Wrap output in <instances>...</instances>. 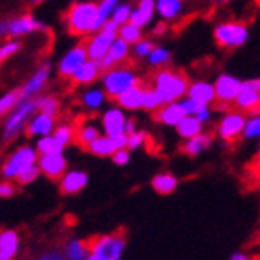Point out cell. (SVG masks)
<instances>
[{
    "instance_id": "12",
    "label": "cell",
    "mask_w": 260,
    "mask_h": 260,
    "mask_svg": "<svg viewBox=\"0 0 260 260\" xmlns=\"http://www.w3.org/2000/svg\"><path fill=\"white\" fill-rule=\"evenodd\" d=\"M214 84V91H216V103L223 104H231L233 106L234 99L242 89V84L244 80H240L238 76L229 75V73H221V75L216 76V80L212 82Z\"/></svg>"
},
{
    "instance_id": "15",
    "label": "cell",
    "mask_w": 260,
    "mask_h": 260,
    "mask_svg": "<svg viewBox=\"0 0 260 260\" xmlns=\"http://www.w3.org/2000/svg\"><path fill=\"white\" fill-rule=\"evenodd\" d=\"M89 184V175L84 169H69L58 179V188L61 195H78Z\"/></svg>"
},
{
    "instance_id": "52",
    "label": "cell",
    "mask_w": 260,
    "mask_h": 260,
    "mask_svg": "<svg viewBox=\"0 0 260 260\" xmlns=\"http://www.w3.org/2000/svg\"><path fill=\"white\" fill-rule=\"evenodd\" d=\"M179 103H180V106H182V110H184L186 115H195V112H197V110L203 106V104L195 103L193 99H190V97H182Z\"/></svg>"
},
{
    "instance_id": "59",
    "label": "cell",
    "mask_w": 260,
    "mask_h": 260,
    "mask_svg": "<svg viewBox=\"0 0 260 260\" xmlns=\"http://www.w3.org/2000/svg\"><path fill=\"white\" fill-rule=\"evenodd\" d=\"M34 4H39V2H43V0H32Z\"/></svg>"
},
{
    "instance_id": "1",
    "label": "cell",
    "mask_w": 260,
    "mask_h": 260,
    "mask_svg": "<svg viewBox=\"0 0 260 260\" xmlns=\"http://www.w3.org/2000/svg\"><path fill=\"white\" fill-rule=\"evenodd\" d=\"M188 86H190V78L182 71L168 69V67L156 71L151 80V87L160 93L164 103H175L186 97Z\"/></svg>"
},
{
    "instance_id": "38",
    "label": "cell",
    "mask_w": 260,
    "mask_h": 260,
    "mask_svg": "<svg viewBox=\"0 0 260 260\" xmlns=\"http://www.w3.org/2000/svg\"><path fill=\"white\" fill-rule=\"evenodd\" d=\"M117 38L123 39L125 43H128L130 47L134 43H138L141 38H143V28L136 26L132 22H125V24H121L119 30H117Z\"/></svg>"
},
{
    "instance_id": "33",
    "label": "cell",
    "mask_w": 260,
    "mask_h": 260,
    "mask_svg": "<svg viewBox=\"0 0 260 260\" xmlns=\"http://www.w3.org/2000/svg\"><path fill=\"white\" fill-rule=\"evenodd\" d=\"M34 103H36V112H41V114L58 117L61 112V101L52 93H41L39 97L34 99Z\"/></svg>"
},
{
    "instance_id": "6",
    "label": "cell",
    "mask_w": 260,
    "mask_h": 260,
    "mask_svg": "<svg viewBox=\"0 0 260 260\" xmlns=\"http://www.w3.org/2000/svg\"><path fill=\"white\" fill-rule=\"evenodd\" d=\"M126 249V236L123 233L101 234L89 240V255L99 260H121Z\"/></svg>"
},
{
    "instance_id": "32",
    "label": "cell",
    "mask_w": 260,
    "mask_h": 260,
    "mask_svg": "<svg viewBox=\"0 0 260 260\" xmlns=\"http://www.w3.org/2000/svg\"><path fill=\"white\" fill-rule=\"evenodd\" d=\"M86 151L97 158H110L117 151V147H115L114 138H110V136H106V134H101L97 140H93L91 143H89V147H87Z\"/></svg>"
},
{
    "instance_id": "37",
    "label": "cell",
    "mask_w": 260,
    "mask_h": 260,
    "mask_svg": "<svg viewBox=\"0 0 260 260\" xmlns=\"http://www.w3.org/2000/svg\"><path fill=\"white\" fill-rule=\"evenodd\" d=\"M164 103V99L160 97V93L156 91V89H152L151 86H145V89H143V103H141V110H145V112H149V114H154Z\"/></svg>"
},
{
    "instance_id": "13",
    "label": "cell",
    "mask_w": 260,
    "mask_h": 260,
    "mask_svg": "<svg viewBox=\"0 0 260 260\" xmlns=\"http://www.w3.org/2000/svg\"><path fill=\"white\" fill-rule=\"evenodd\" d=\"M38 168L41 177H47L49 180H56L58 182V179L69 168V160L65 156V151L54 152V154H39Z\"/></svg>"
},
{
    "instance_id": "30",
    "label": "cell",
    "mask_w": 260,
    "mask_h": 260,
    "mask_svg": "<svg viewBox=\"0 0 260 260\" xmlns=\"http://www.w3.org/2000/svg\"><path fill=\"white\" fill-rule=\"evenodd\" d=\"M101 134H103V132H101L99 123H95V121H82L80 125H76L75 143H78L82 149H87L89 143H91L93 140H97Z\"/></svg>"
},
{
    "instance_id": "29",
    "label": "cell",
    "mask_w": 260,
    "mask_h": 260,
    "mask_svg": "<svg viewBox=\"0 0 260 260\" xmlns=\"http://www.w3.org/2000/svg\"><path fill=\"white\" fill-rule=\"evenodd\" d=\"M180 180L177 175L169 173V171H162V173H156L151 180V188L156 191L158 195H171L179 190Z\"/></svg>"
},
{
    "instance_id": "36",
    "label": "cell",
    "mask_w": 260,
    "mask_h": 260,
    "mask_svg": "<svg viewBox=\"0 0 260 260\" xmlns=\"http://www.w3.org/2000/svg\"><path fill=\"white\" fill-rule=\"evenodd\" d=\"M145 60L152 69H164L171 61V50L166 49V47H160V45H154Z\"/></svg>"
},
{
    "instance_id": "7",
    "label": "cell",
    "mask_w": 260,
    "mask_h": 260,
    "mask_svg": "<svg viewBox=\"0 0 260 260\" xmlns=\"http://www.w3.org/2000/svg\"><path fill=\"white\" fill-rule=\"evenodd\" d=\"M214 41L225 50L244 47L249 41V26L242 21H225L214 28Z\"/></svg>"
},
{
    "instance_id": "54",
    "label": "cell",
    "mask_w": 260,
    "mask_h": 260,
    "mask_svg": "<svg viewBox=\"0 0 260 260\" xmlns=\"http://www.w3.org/2000/svg\"><path fill=\"white\" fill-rule=\"evenodd\" d=\"M134 130H138V121L136 117H126V123H125V134H132Z\"/></svg>"
},
{
    "instance_id": "58",
    "label": "cell",
    "mask_w": 260,
    "mask_h": 260,
    "mask_svg": "<svg viewBox=\"0 0 260 260\" xmlns=\"http://www.w3.org/2000/svg\"><path fill=\"white\" fill-rule=\"evenodd\" d=\"M86 260H99V258H95L93 255H87V258H86Z\"/></svg>"
},
{
    "instance_id": "53",
    "label": "cell",
    "mask_w": 260,
    "mask_h": 260,
    "mask_svg": "<svg viewBox=\"0 0 260 260\" xmlns=\"http://www.w3.org/2000/svg\"><path fill=\"white\" fill-rule=\"evenodd\" d=\"M249 173H251V177H255V179L260 180V145H258L255 156H253V160H251V164H249Z\"/></svg>"
},
{
    "instance_id": "51",
    "label": "cell",
    "mask_w": 260,
    "mask_h": 260,
    "mask_svg": "<svg viewBox=\"0 0 260 260\" xmlns=\"http://www.w3.org/2000/svg\"><path fill=\"white\" fill-rule=\"evenodd\" d=\"M195 117L206 126L212 119H214V108H212V106H201V108L195 112Z\"/></svg>"
},
{
    "instance_id": "23",
    "label": "cell",
    "mask_w": 260,
    "mask_h": 260,
    "mask_svg": "<svg viewBox=\"0 0 260 260\" xmlns=\"http://www.w3.org/2000/svg\"><path fill=\"white\" fill-rule=\"evenodd\" d=\"M21 253V234L13 229L0 231V260H15Z\"/></svg>"
},
{
    "instance_id": "2",
    "label": "cell",
    "mask_w": 260,
    "mask_h": 260,
    "mask_svg": "<svg viewBox=\"0 0 260 260\" xmlns=\"http://www.w3.org/2000/svg\"><path fill=\"white\" fill-rule=\"evenodd\" d=\"M95 19H97V4L84 0L73 4L65 13V26L71 36L86 38L95 32Z\"/></svg>"
},
{
    "instance_id": "24",
    "label": "cell",
    "mask_w": 260,
    "mask_h": 260,
    "mask_svg": "<svg viewBox=\"0 0 260 260\" xmlns=\"http://www.w3.org/2000/svg\"><path fill=\"white\" fill-rule=\"evenodd\" d=\"M101 75H103V71L99 67V61L87 58V60L73 73V76H71L69 80L73 82L75 86H91V84H95V82L101 78Z\"/></svg>"
},
{
    "instance_id": "5",
    "label": "cell",
    "mask_w": 260,
    "mask_h": 260,
    "mask_svg": "<svg viewBox=\"0 0 260 260\" xmlns=\"http://www.w3.org/2000/svg\"><path fill=\"white\" fill-rule=\"evenodd\" d=\"M38 151L32 143H21L6 156V160L0 166V177L8 180H15L24 169L32 168L38 164Z\"/></svg>"
},
{
    "instance_id": "3",
    "label": "cell",
    "mask_w": 260,
    "mask_h": 260,
    "mask_svg": "<svg viewBox=\"0 0 260 260\" xmlns=\"http://www.w3.org/2000/svg\"><path fill=\"white\" fill-rule=\"evenodd\" d=\"M36 114V103L34 99H22L17 103V106L11 110L10 114L4 115V123L0 130V138L4 143H13L24 134L28 119Z\"/></svg>"
},
{
    "instance_id": "34",
    "label": "cell",
    "mask_w": 260,
    "mask_h": 260,
    "mask_svg": "<svg viewBox=\"0 0 260 260\" xmlns=\"http://www.w3.org/2000/svg\"><path fill=\"white\" fill-rule=\"evenodd\" d=\"M175 130H177V136H179L180 140H190L193 136L201 134L205 130V125L195 115H184L179 125L175 126Z\"/></svg>"
},
{
    "instance_id": "20",
    "label": "cell",
    "mask_w": 260,
    "mask_h": 260,
    "mask_svg": "<svg viewBox=\"0 0 260 260\" xmlns=\"http://www.w3.org/2000/svg\"><path fill=\"white\" fill-rule=\"evenodd\" d=\"M214 140H216L214 132L203 130L201 134L193 136V138H190V140H184V143H182V147H180V151L184 152L186 156L197 158V156H201V154H205L206 151H210L212 145H214Z\"/></svg>"
},
{
    "instance_id": "22",
    "label": "cell",
    "mask_w": 260,
    "mask_h": 260,
    "mask_svg": "<svg viewBox=\"0 0 260 260\" xmlns=\"http://www.w3.org/2000/svg\"><path fill=\"white\" fill-rule=\"evenodd\" d=\"M186 97L193 99L195 103L203 104V106H214L216 103V91H214V84L208 80H193L188 86Z\"/></svg>"
},
{
    "instance_id": "17",
    "label": "cell",
    "mask_w": 260,
    "mask_h": 260,
    "mask_svg": "<svg viewBox=\"0 0 260 260\" xmlns=\"http://www.w3.org/2000/svg\"><path fill=\"white\" fill-rule=\"evenodd\" d=\"M78 103H80V106L86 110V112L97 114V112H101V110L106 106L108 95L104 93V89L101 86L91 84V86H84V89H82L80 95H78Z\"/></svg>"
},
{
    "instance_id": "18",
    "label": "cell",
    "mask_w": 260,
    "mask_h": 260,
    "mask_svg": "<svg viewBox=\"0 0 260 260\" xmlns=\"http://www.w3.org/2000/svg\"><path fill=\"white\" fill-rule=\"evenodd\" d=\"M128 56H130V45L125 43L123 39L115 38L114 43L110 45L108 52L99 60V67H101V71H108L112 67H115V65H123L128 60Z\"/></svg>"
},
{
    "instance_id": "21",
    "label": "cell",
    "mask_w": 260,
    "mask_h": 260,
    "mask_svg": "<svg viewBox=\"0 0 260 260\" xmlns=\"http://www.w3.org/2000/svg\"><path fill=\"white\" fill-rule=\"evenodd\" d=\"M56 117L49 114H41V112H36V114L28 119L26 128H24V134L28 138H41V136H49L52 134V130L56 126Z\"/></svg>"
},
{
    "instance_id": "46",
    "label": "cell",
    "mask_w": 260,
    "mask_h": 260,
    "mask_svg": "<svg viewBox=\"0 0 260 260\" xmlns=\"http://www.w3.org/2000/svg\"><path fill=\"white\" fill-rule=\"evenodd\" d=\"M152 47H154L152 39L141 38L138 43H134L132 47H130V50H132V54H134L136 58H140V60H145L147 56H149V52L152 50Z\"/></svg>"
},
{
    "instance_id": "19",
    "label": "cell",
    "mask_w": 260,
    "mask_h": 260,
    "mask_svg": "<svg viewBox=\"0 0 260 260\" xmlns=\"http://www.w3.org/2000/svg\"><path fill=\"white\" fill-rule=\"evenodd\" d=\"M86 60H87V54H86L84 45H75L73 49H69L60 58V61H58V73H60V76H63V78H71L73 73H75Z\"/></svg>"
},
{
    "instance_id": "9",
    "label": "cell",
    "mask_w": 260,
    "mask_h": 260,
    "mask_svg": "<svg viewBox=\"0 0 260 260\" xmlns=\"http://www.w3.org/2000/svg\"><path fill=\"white\" fill-rule=\"evenodd\" d=\"M245 119H247V115L238 112V110H227L225 114H221L219 121H217L216 125V132L214 136L219 138L223 143H236V141L242 138V132H244V126H245Z\"/></svg>"
},
{
    "instance_id": "40",
    "label": "cell",
    "mask_w": 260,
    "mask_h": 260,
    "mask_svg": "<svg viewBox=\"0 0 260 260\" xmlns=\"http://www.w3.org/2000/svg\"><path fill=\"white\" fill-rule=\"evenodd\" d=\"M121 0H101L97 2V19H95V32H97L99 28L103 26L104 22L108 21L110 17H112V11L117 4H119Z\"/></svg>"
},
{
    "instance_id": "50",
    "label": "cell",
    "mask_w": 260,
    "mask_h": 260,
    "mask_svg": "<svg viewBox=\"0 0 260 260\" xmlns=\"http://www.w3.org/2000/svg\"><path fill=\"white\" fill-rule=\"evenodd\" d=\"M36 260H65V256H63L61 247H49V249H45L43 253H39Z\"/></svg>"
},
{
    "instance_id": "48",
    "label": "cell",
    "mask_w": 260,
    "mask_h": 260,
    "mask_svg": "<svg viewBox=\"0 0 260 260\" xmlns=\"http://www.w3.org/2000/svg\"><path fill=\"white\" fill-rule=\"evenodd\" d=\"M17 193L15 180H8L0 177V201H8Z\"/></svg>"
},
{
    "instance_id": "55",
    "label": "cell",
    "mask_w": 260,
    "mask_h": 260,
    "mask_svg": "<svg viewBox=\"0 0 260 260\" xmlns=\"http://www.w3.org/2000/svg\"><path fill=\"white\" fill-rule=\"evenodd\" d=\"M8 26H10V19H0V39L8 38Z\"/></svg>"
},
{
    "instance_id": "16",
    "label": "cell",
    "mask_w": 260,
    "mask_h": 260,
    "mask_svg": "<svg viewBox=\"0 0 260 260\" xmlns=\"http://www.w3.org/2000/svg\"><path fill=\"white\" fill-rule=\"evenodd\" d=\"M45 28H47V26L39 21L38 17L21 15V17H15V19H10L8 38L19 39V38H24V36H30V34L41 32V30H45Z\"/></svg>"
},
{
    "instance_id": "39",
    "label": "cell",
    "mask_w": 260,
    "mask_h": 260,
    "mask_svg": "<svg viewBox=\"0 0 260 260\" xmlns=\"http://www.w3.org/2000/svg\"><path fill=\"white\" fill-rule=\"evenodd\" d=\"M36 151L38 154H54V152H63L61 145L54 140V136H41V138H36Z\"/></svg>"
},
{
    "instance_id": "11",
    "label": "cell",
    "mask_w": 260,
    "mask_h": 260,
    "mask_svg": "<svg viewBox=\"0 0 260 260\" xmlns=\"http://www.w3.org/2000/svg\"><path fill=\"white\" fill-rule=\"evenodd\" d=\"M50 75H52V65L50 61H43L32 75L28 76V80L19 87L22 99H36L45 91V87L49 84Z\"/></svg>"
},
{
    "instance_id": "42",
    "label": "cell",
    "mask_w": 260,
    "mask_h": 260,
    "mask_svg": "<svg viewBox=\"0 0 260 260\" xmlns=\"http://www.w3.org/2000/svg\"><path fill=\"white\" fill-rule=\"evenodd\" d=\"M242 140H245V141H251V140L260 141V114L247 115L244 132H242Z\"/></svg>"
},
{
    "instance_id": "35",
    "label": "cell",
    "mask_w": 260,
    "mask_h": 260,
    "mask_svg": "<svg viewBox=\"0 0 260 260\" xmlns=\"http://www.w3.org/2000/svg\"><path fill=\"white\" fill-rule=\"evenodd\" d=\"M75 134H76V125L69 123V121H61V123H56L54 130H52V136L54 140L61 145V149H67V147L75 145Z\"/></svg>"
},
{
    "instance_id": "41",
    "label": "cell",
    "mask_w": 260,
    "mask_h": 260,
    "mask_svg": "<svg viewBox=\"0 0 260 260\" xmlns=\"http://www.w3.org/2000/svg\"><path fill=\"white\" fill-rule=\"evenodd\" d=\"M19 101H21V91L19 89H8V91L2 93L0 95V117L10 114Z\"/></svg>"
},
{
    "instance_id": "47",
    "label": "cell",
    "mask_w": 260,
    "mask_h": 260,
    "mask_svg": "<svg viewBox=\"0 0 260 260\" xmlns=\"http://www.w3.org/2000/svg\"><path fill=\"white\" fill-rule=\"evenodd\" d=\"M41 177V173H39V168H38V164L36 166H32V168H28V169H24L19 177L15 179V184H19V186H30V184H34L36 180Z\"/></svg>"
},
{
    "instance_id": "28",
    "label": "cell",
    "mask_w": 260,
    "mask_h": 260,
    "mask_svg": "<svg viewBox=\"0 0 260 260\" xmlns=\"http://www.w3.org/2000/svg\"><path fill=\"white\" fill-rule=\"evenodd\" d=\"M61 251H63L65 260H86L89 255V240L71 236L69 240H65Z\"/></svg>"
},
{
    "instance_id": "60",
    "label": "cell",
    "mask_w": 260,
    "mask_h": 260,
    "mask_svg": "<svg viewBox=\"0 0 260 260\" xmlns=\"http://www.w3.org/2000/svg\"><path fill=\"white\" fill-rule=\"evenodd\" d=\"M255 2H256V4H258V6H260V0H255Z\"/></svg>"
},
{
    "instance_id": "4",
    "label": "cell",
    "mask_w": 260,
    "mask_h": 260,
    "mask_svg": "<svg viewBox=\"0 0 260 260\" xmlns=\"http://www.w3.org/2000/svg\"><path fill=\"white\" fill-rule=\"evenodd\" d=\"M99 80H101V87L108 95V99H114V101L119 97L121 93L128 91L130 87L141 84L140 75L128 65H115L112 69L103 71Z\"/></svg>"
},
{
    "instance_id": "49",
    "label": "cell",
    "mask_w": 260,
    "mask_h": 260,
    "mask_svg": "<svg viewBox=\"0 0 260 260\" xmlns=\"http://www.w3.org/2000/svg\"><path fill=\"white\" fill-rule=\"evenodd\" d=\"M130 156H132V152H130L126 147H123V149H117V151L110 156V160H112L117 168H125V166L130 164Z\"/></svg>"
},
{
    "instance_id": "44",
    "label": "cell",
    "mask_w": 260,
    "mask_h": 260,
    "mask_svg": "<svg viewBox=\"0 0 260 260\" xmlns=\"http://www.w3.org/2000/svg\"><path fill=\"white\" fill-rule=\"evenodd\" d=\"M147 141H149V134H147L145 130H134L132 134L126 136V149L130 152L132 151H140L143 147L147 145Z\"/></svg>"
},
{
    "instance_id": "27",
    "label": "cell",
    "mask_w": 260,
    "mask_h": 260,
    "mask_svg": "<svg viewBox=\"0 0 260 260\" xmlns=\"http://www.w3.org/2000/svg\"><path fill=\"white\" fill-rule=\"evenodd\" d=\"M143 89L145 86L140 84V86L130 87L128 91L121 93L119 97L115 99V104L123 108L126 114H134V112H140L141 110V103H143Z\"/></svg>"
},
{
    "instance_id": "14",
    "label": "cell",
    "mask_w": 260,
    "mask_h": 260,
    "mask_svg": "<svg viewBox=\"0 0 260 260\" xmlns=\"http://www.w3.org/2000/svg\"><path fill=\"white\" fill-rule=\"evenodd\" d=\"M233 108L242 112L245 115H256L260 114V91L251 86L249 82L244 80L242 84V89L236 95L233 103Z\"/></svg>"
},
{
    "instance_id": "8",
    "label": "cell",
    "mask_w": 260,
    "mask_h": 260,
    "mask_svg": "<svg viewBox=\"0 0 260 260\" xmlns=\"http://www.w3.org/2000/svg\"><path fill=\"white\" fill-rule=\"evenodd\" d=\"M117 30H119V26H117L112 19H108L103 26L99 28L97 32L89 34L87 41L84 43L87 58H89V60H95V61L101 60V58L108 52L110 45L114 43V39L117 38Z\"/></svg>"
},
{
    "instance_id": "25",
    "label": "cell",
    "mask_w": 260,
    "mask_h": 260,
    "mask_svg": "<svg viewBox=\"0 0 260 260\" xmlns=\"http://www.w3.org/2000/svg\"><path fill=\"white\" fill-rule=\"evenodd\" d=\"M184 115L186 114H184V110H182V106H180V103L179 101H175V103L162 104V106L154 112V119H156L160 125L169 126V128H175Z\"/></svg>"
},
{
    "instance_id": "31",
    "label": "cell",
    "mask_w": 260,
    "mask_h": 260,
    "mask_svg": "<svg viewBox=\"0 0 260 260\" xmlns=\"http://www.w3.org/2000/svg\"><path fill=\"white\" fill-rule=\"evenodd\" d=\"M154 4H156V15L166 22L179 19L184 10V0H154Z\"/></svg>"
},
{
    "instance_id": "56",
    "label": "cell",
    "mask_w": 260,
    "mask_h": 260,
    "mask_svg": "<svg viewBox=\"0 0 260 260\" xmlns=\"http://www.w3.org/2000/svg\"><path fill=\"white\" fill-rule=\"evenodd\" d=\"M166 30H168V22L162 21V22H158L156 26L152 28V34H154V36H162V34L166 32Z\"/></svg>"
},
{
    "instance_id": "10",
    "label": "cell",
    "mask_w": 260,
    "mask_h": 260,
    "mask_svg": "<svg viewBox=\"0 0 260 260\" xmlns=\"http://www.w3.org/2000/svg\"><path fill=\"white\" fill-rule=\"evenodd\" d=\"M126 112L123 108H119L117 104L115 106H104L101 110V117H99V126H101V132L110 138H115V136L125 134V123H126Z\"/></svg>"
},
{
    "instance_id": "45",
    "label": "cell",
    "mask_w": 260,
    "mask_h": 260,
    "mask_svg": "<svg viewBox=\"0 0 260 260\" xmlns=\"http://www.w3.org/2000/svg\"><path fill=\"white\" fill-rule=\"evenodd\" d=\"M130 13H132V4L130 2H123L121 0L119 4L115 6L114 11H112V21L117 24V26H121V24H125V22L130 21Z\"/></svg>"
},
{
    "instance_id": "43",
    "label": "cell",
    "mask_w": 260,
    "mask_h": 260,
    "mask_svg": "<svg viewBox=\"0 0 260 260\" xmlns=\"http://www.w3.org/2000/svg\"><path fill=\"white\" fill-rule=\"evenodd\" d=\"M21 50V41L19 39H6L0 43V65L11 60L13 56Z\"/></svg>"
},
{
    "instance_id": "26",
    "label": "cell",
    "mask_w": 260,
    "mask_h": 260,
    "mask_svg": "<svg viewBox=\"0 0 260 260\" xmlns=\"http://www.w3.org/2000/svg\"><path fill=\"white\" fill-rule=\"evenodd\" d=\"M156 15V4L154 0H138V4L132 6V13H130V21L132 24L140 28L149 26Z\"/></svg>"
},
{
    "instance_id": "57",
    "label": "cell",
    "mask_w": 260,
    "mask_h": 260,
    "mask_svg": "<svg viewBox=\"0 0 260 260\" xmlns=\"http://www.w3.org/2000/svg\"><path fill=\"white\" fill-rule=\"evenodd\" d=\"M229 260H255L251 255H247V253H242V251H238V253H233V255L229 256Z\"/></svg>"
}]
</instances>
